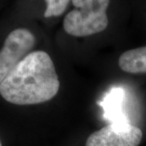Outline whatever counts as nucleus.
Returning <instances> with one entry per match:
<instances>
[{"label":"nucleus","mask_w":146,"mask_h":146,"mask_svg":"<svg viewBox=\"0 0 146 146\" xmlns=\"http://www.w3.org/2000/svg\"><path fill=\"white\" fill-rule=\"evenodd\" d=\"M119 67L127 73H146V46L123 53L119 58Z\"/></svg>","instance_id":"obj_6"},{"label":"nucleus","mask_w":146,"mask_h":146,"mask_svg":"<svg viewBox=\"0 0 146 146\" xmlns=\"http://www.w3.org/2000/svg\"><path fill=\"white\" fill-rule=\"evenodd\" d=\"M142 137V131L129 123H110L93 132L85 146H138Z\"/></svg>","instance_id":"obj_4"},{"label":"nucleus","mask_w":146,"mask_h":146,"mask_svg":"<svg viewBox=\"0 0 146 146\" xmlns=\"http://www.w3.org/2000/svg\"><path fill=\"white\" fill-rule=\"evenodd\" d=\"M125 91L122 87H112L105 94L104 98L99 102L103 109V116L110 123H129L123 111V102Z\"/></svg>","instance_id":"obj_5"},{"label":"nucleus","mask_w":146,"mask_h":146,"mask_svg":"<svg viewBox=\"0 0 146 146\" xmlns=\"http://www.w3.org/2000/svg\"><path fill=\"white\" fill-rule=\"evenodd\" d=\"M45 2L46 7L44 16L51 18L62 16L67 10L71 0H45Z\"/></svg>","instance_id":"obj_7"},{"label":"nucleus","mask_w":146,"mask_h":146,"mask_svg":"<svg viewBox=\"0 0 146 146\" xmlns=\"http://www.w3.org/2000/svg\"><path fill=\"white\" fill-rule=\"evenodd\" d=\"M60 83L51 58L45 51L29 53L0 84V95L15 105H34L50 101Z\"/></svg>","instance_id":"obj_1"},{"label":"nucleus","mask_w":146,"mask_h":146,"mask_svg":"<svg viewBox=\"0 0 146 146\" xmlns=\"http://www.w3.org/2000/svg\"><path fill=\"white\" fill-rule=\"evenodd\" d=\"M0 146H2V143H1V141H0Z\"/></svg>","instance_id":"obj_8"},{"label":"nucleus","mask_w":146,"mask_h":146,"mask_svg":"<svg viewBox=\"0 0 146 146\" xmlns=\"http://www.w3.org/2000/svg\"><path fill=\"white\" fill-rule=\"evenodd\" d=\"M34 44L35 36L27 29L19 28L8 34L0 50V84L29 54Z\"/></svg>","instance_id":"obj_3"},{"label":"nucleus","mask_w":146,"mask_h":146,"mask_svg":"<svg viewBox=\"0 0 146 146\" xmlns=\"http://www.w3.org/2000/svg\"><path fill=\"white\" fill-rule=\"evenodd\" d=\"M111 0H71L74 9L63 19L66 33L76 37L105 31L109 25L107 10Z\"/></svg>","instance_id":"obj_2"}]
</instances>
